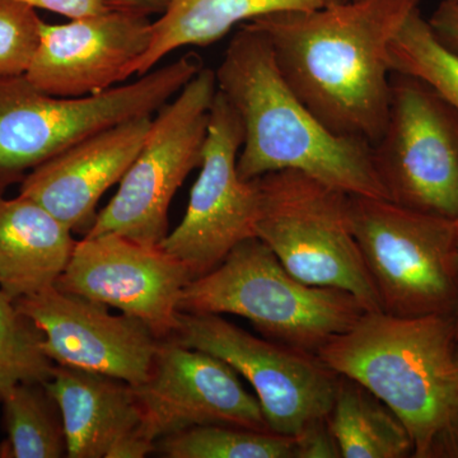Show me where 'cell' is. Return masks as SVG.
<instances>
[{"mask_svg":"<svg viewBox=\"0 0 458 458\" xmlns=\"http://www.w3.org/2000/svg\"><path fill=\"white\" fill-rule=\"evenodd\" d=\"M349 212L382 312L397 318L456 316L454 219L360 195H351Z\"/></svg>","mask_w":458,"mask_h":458,"instance_id":"52a82bcc","label":"cell"},{"mask_svg":"<svg viewBox=\"0 0 458 458\" xmlns=\"http://www.w3.org/2000/svg\"><path fill=\"white\" fill-rule=\"evenodd\" d=\"M423 0H340L243 23L269 41L289 89L328 131L375 146L391 102L388 49Z\"/></svg>","mask_w":458,"mask_h":458,"instance_id":"6da1fadb","label":"cell"},{"mask_svg":"<svg viewBox=\"0 0 458 458\" xmlns=\"http://www.w3.org/2000/svg\"><path fill=\"white\" fill-rule=\"evenodd\" d=\"M42 23L35 8L0 0V77L26 74L40 44Z\"/></svg>","mask_w":458,"mask_h":458,"instance_id":"d4e9b609","label":"cell"},{"mask_svg":"<svg viewBox=\"0 0 458 458\" xmlns=\"http://www.w3.org/2000/svg\"><path fill=\"white\" fill-rule=\"evenodd\" d=\"M149 17L126 7L63 25L44 22L25 77L57 98H87L120 86L149 47Z\"/></svg>","mask_w":458,"mask_h":458,"instance_id":"9a60e30c","label":"cell"},{"mask_svg":"<svg viewBox=\"0 0 458 458\" xmlns=\"http://www.w3.org/2000/svg\"><path fill=\"white\" fill-rule=\"evenodd\" d=\"M7 439L0 445L3 458L66 456L62 412L44 384H21L0 397Z\"/></svg>","mask_w":458,"mask_h":458,"instance_id":"44dd1931","label":"cell"},{"mask_svg":"<svg viewBox=\"0 0 458 458\" xmlns=\"http://www.w3.org/2000/svg\"><path fill=\"white\" fill-rule=\"evenodd\" d=\"M256 237L292 276L310 285L348 292L367 312H382L352 232L349 198L303 172H271L258 179Z\"/></svg>","mask_w":458,"mask_h":458,"instance_id":"8992f818","label":"cell"},{"mask_svg":"<svg viewBox=\"0 0 458 458\" xmlns=\"http://www.w3.org/2000/svg\"><path fill=\"white\" fill-rule=\"evenodd\" d=\"M218 90L243 128L237 170L243 180L303 172L349 195L387 199L372 146L328 131L289 89L267 38L241 25L216 71Z\"/></svg>","mask_w":458,"mask_h":458,"instance_id":"7a4b0ae2","label":"cell"},{"mask_svg":"<svg viewBox=\"0 0 458 458\" xmlns=\"http://www.w3.org/2000/svg\"><path fill=\"white\" fill-rule=\"evenodd\" d=\"M391 72L430 84L458 113V55L437 40L420 8L410 14L388 49Z\"/></svg>","mask_w":458,"mask_h":458,"instance_id":"603a6c76","label":"cell"},{"mask_svg":"<svg viewBox=\"0 0 458 458\" xmlns=\"http://www.w3.org/2000/svg\"><path fill=\"white\" fill-rule=\"evenodd\" d=\"M242 143L240 116L218 90L185 216L159 243L188 267L192 279L216 269L238 243L256 237L260 189L258 179L243 180L238 174Z\"/></svg>","mask_w":458,"mask_h":458,"instance_id":"8fae6325","label":"cell"},{"mask_svg":"<svg viewBox=\"0 0 458 458\" xmlns=\"http://www.w3.org/2000/svg\"><path fill=\"white\" fill-rule=\"evenodd\" d=\"M44 334L0 291V397L21 384H45L54 361L42 349Z\"/></svg>","mask_w":458,"mask_h":458,"instance_id":"cb8c5ba5","label":"cell"},{"mask_svg":"<svg viewBox=\"0 0 458 458\" xmlns=\"http://www.w3.org/2000/svg\"><path fill=\"white\" fill-rule=\"evenodd\" d=\"M300 458H342L339 445L328 427L327 418L315 421L295 437Z\"/></svg>","mask_w":458,"mask_h":458,"instance_id":"4316f807","label":"cell"},{"mask_svg":"<svg viewBox=\"0 0 458 458\" xmlns=\"http://www.w3.org/2000/svg\"><path fill=\"white\" fill-rule=\"evenodd\" d=\"M203 68L197 57L87 98H57L25 77H0V194L66 148L111 126L153 116Z\"/></svg>","mask_w":458,"mask_h":458,"instance_id":"5b68a950","label":"cell"},{"mask_svg":"<svg viewBox=\"0 0 458 458\" xmlns=\"http://www.w3.org/2000/svg\"><path fill=\"white\" fill-rule=\"evenodd\" d=\"M456 316L397 318L366 312L322 346V361L384 401L426 458L436 437L458 415Z\"/></svg>","mask_w":458,"mask_h":458,"instance_id":"3957f363","label":"cell"},{"mask_svg":"<svg viewBox=\"0 0 458 458\" xmlns=\"http://www.w3.org/2000/svg\"><path fill=\"white\" fill-rule=\"evenodd\" d=\"M340 0H170L152 25V41L131 74L153 71L165 56L186 47H208L233 27L279 12L311 11Z\"/></svg>","mask_w":458,"mask_h":458,"instance_id":"d6986e66","label":"cell"},{"mask_svg":"<svg viewBox=\"0 0 458 458\" xmlns=\"http://www.w3.org/2000/svg\"><path fill=\"white\" fill-rule=\"evenodd\" d=\"M457 360H458V354H457Z\"/></svg>","mask_w":458,"mask_h":458,"instance_id":"d6a6232c","label":"cell"},{"mask_svg":"<svg viewBox=\"0 0 458 458\" xmlns=\"http://www.w3.org/2000/svg\"><path fill=\"white\" fill-rule=\"evenodd\" d=\"M327 423L342 458L414 456V443L403 421L384 401L349 377L337 375Z\"/></svg>","mask_w":458,"mask_h":458,"instance_id":"ffe728a7","label":"cell"},{"mask_svg":"<svg viewBox=\"0 0 458 458\" xmlns=\"http://www.w3.org/2000/svg\"><path fill=\"white\" fill-rule=\"evenodd\" d=\"M454 225H456V237H457V249H458V216L457 218L454 219ZM456 339L458 343V310L456 313Z\"/></svg>","mask_w":458,"mask_h":458,"instance_id":"4dcf8cb0","label":"cell"},{"mask_svg":"<svg viewBox=\"0 0 458 458\" xmlns=\"http://www.w3.org/2000/svg\"><path fill=\"white\" fill-rule=\"evenodd\" d=\"M372 159L388 200L457 218L458 113L430 84L391 73L390 113Z\"/></svg>","mask_w":458,"mask_h":458,"instance_id":"9c48e42d","label":"cell"},{"mask_svg":"<svg viewBox=\"0 0 458 458\" xmlns=\"http://www.w3.org/2000/svg\"><path fill=\"white\" fill-rule=\"evenodd\" d=\"M44 334L42 349L56 366L90 370L134 387L152 370L162 339L140 319L55 285L14 301Z\"/></svg>","mask_w":458,"mask_h":458,"instance_id":"5bb4252c","label":"cell"},{"mask_svg":"<svg viewBox=\"0 0 458 458\" xmlns=\"http://www.w3.org/2000/svg\"><path fill=\"white\" fill-rule=\"evenodd\" d=\"M191 280L188 267L161 246L102 233L77 241L55 286L140 319L164 340L176 334L181 297Z\"/></svg>","mask_w":458,"mask_h":458,"instance_id":"7c38bea8","label":"cell"},{"mask_svg":"<svg viewBox=\"0 0 458 458\" xmlns=\"http://www.w3.org/2000/svg\"><path fill=\"white\" fill-rule=\"evenodd\" d=\"M428 22L437 40L458 55V2L442 0Z\"/></svg>","mask_w":458,"mask_h":458,"instance_id":"83f0119b","label":"cell"},{"mask_svg":"<svg viewBox=\"0 0 458 458\" xmlns=\"http://www.w3.org/2000/svg\"><path fill=\"white\" fill-rule=\"evenodd\" d=\"M426 458H458V415L436 437Z\"/></svg>","mask_w":458,"mask_h":458,"instance_id":"f1b7e54d","label":"cell"},{"mask_svg":"<svg viewBox=\"0 0 458 458\" xmlns=\"http://www.w3.org/2000/svg\"><path fill=\"white\" fill-rule=\"evenodd\" d=\"M180 311L240 316L267 339L313 354L367 312L348 292L295 278L259 237L238 243L216 269L192 279Z\"/></svg>","mask_w":458,"mask_h":458,"instance_id":"277c9868","label":"cell"},{"mask_svg":"<svg viewBox=\"0 0 458 458\" xmlns=\"http://www.w3.org/2000/svg\"><path fill=\"white\" fill-rule=\"evenodd\" d=\"M35 9H45L69 20L95 16L114 9L129 7L128 0H14Z\"/></svg>","mask_w":458,"mask_h":458,"instance_id":"484cf974","label":"cell"},{"mask_svg":"<svg viewBox=\"0 0 458 458\" xmlns=\"http://www.w3.org/2000/svg\"><path fill=\"white\" fill-rule=\"evenodd\" d=\"M152 117L128 120L77 141L30 172L20 194L42 205L72 232L89 233L99 199L131 167Z\"/></svg>","mask_w":458,"mask_h":458,"instance_id":"2e32d148","label":"cell"},{"mask_svg":"<svg viewBox=\"0 0 458 458\" xmlns=\"http://www.w3.org/2000/svg\"><path fill=\"white\" fill-rule=\"evenodd\" d=\"M44 385L62 412L66 457L107 458L120 439L143 426L134 386L123 379L55 364Z\"/></svg>","mask_w":458,"mask_h":458,"instance_id":"e0dca14e","label":"cell"},{"mask_svg":"<svg viewBox=\"0 0 458 458\" xmlns=\"http://www.w3.org/2000/svg\"><path fill=\"white\" fill-rule=\"evenodd\" d=\"M168 3L170 0H128L129 8L141 12L147 16L164 13Z\"/></svg>","mask_w":458,"mask_h":458,"instance_id":"f546056e","label":"cell"},{"mask_svg":"<svg viewBox=\"0 0 458 458\" xmlns=\"http://www.w3.org/2000/svg\"><path fill=\"white\" fill-rule=\"evenodd\" d=\"M452 2H458V0H452Z\"/></svg>","mask_w":458,"mask_h":458,"instance_id":"1f68e13d","label":"cell"},{"mask_svg":"<svg viewBox=\"0 0 458 458\" xmlns=\"http://www.w3.org/2000/svg\"><path fill=\"white\" fill-rule=\"evenodd\" d=\"M75 243L72 229L42 205L0 194V291L12 300L55 285Z\"/></svg>","mask_w":458,"mask_h":458,"instance_id":"ac0fdd59","label":"cell"},{"mask_svg":"<svg viewBox=\"0 0 458 458\" xmlns=\"http://www.w3.org/2000/svg\"><path fill=\"white\" fill-rule=\"evenodd\" d=\"M216 92V71L203 66L153 114L146 140L119 190L84 236L116 233L146 245H159L165 240L170 233L172 199L203 161Z\"/></svg>","mask_w":458,"mask_h":458,"instance_id":"ba28073f","label":"cell"},{"mask_svg":"<svg viewBox=\"0 0 458 458\" xmlns=\"http://www.w3.org/2000/svg\"><path fill=\"white\" fill-rule=\"evenodd\" d=\"M167 458H300L295 437L229 426L192 427L157 441Z\"/></svg>","mask_w":458,"mask_h":458,"instance_id":"7402d4cb","label":"cell"},{"mask_svg":"<svg viewBox=\"0 0 458 458\" xmlns=\"http://www.w3.org/2000/svg\"><path fill=\"white\" fill-rule=\"evenodd\" d=\"M134 388L144 429L156 442L200 426L270 430L259 400L236 370L174 339L162 340L149 377Z\"/></svg>","mask_w":458,"mask_h":458,"instance_id":"4fadbf2b","label":"cell"},{"mask_svg":"<svg viewBox=\"0 0 458 458\" xmlns=\"http://www.w3.org/2000/svg\"><path fill=\"white\" fill-rule=\"evenodd\" d=\"M170 339L216 355L243 377L271 432L297 437L330 412L337 373L318 354L254 336L213 313L180 311Z\"/></svg>","mask_w":458,"mask_h":458,"instance_id":"30bf717a","label":"cell"}]
</instances>
